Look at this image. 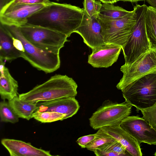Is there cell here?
Segmentation results:
<instances>
[{
  "mask_svg": "<svg viewBox=\"0 0 156 156\" xmlns=\"http://www.w3.org/2000/svg\"><path fill=\"white\" fill-rule=\"evenodd\" d=\"M102 28V34L105 44L120 46L122 50L133 33L136 21V10L122 18L110 19L97 17Z\"/></svg>",
  "mask_w": 156,
  "mask_h": 156,
  "instance_id": "8992f818",
  "label": "cell"
},
{
  "mask_svg": "<svg viewBox=\"0 0 156 156\" xmlns=\"http://www.w3.org/2000/svg\"><path fill=\"white\" fill-rule=\"evenodd\" d=\"M130 12L121 7L115 6L112 4L104 3L98 16L105 18L115 19L123 17Z\"/></svg>",
  "mask_w": 156,
  "mask_h": 156,
  "instance_id": "7402d4cb",
  "label": "cell"
},
{
  "mask_svg": "<svg viewBox=\"0 0 156 156\" xmlns=\"http://www.w3.org/2000/svg\"><path fill=\"white\" fill-rule=\"evenodd\" d=\"M95 138L86 146L87 150L94 152L97 149L105 144L113 142L116 140L103 131L99 129L96 133Z\"/></svg>",
  "mask_w": 156,
  "mask_h": 156,
  "instance_id": "603a6c76",
  "label": "cell"
},
{
  "mask_svg": "<svg viewBox=\"0 0 156 156\" xmlns=\"http://www.w3.org/2000/svg\"><path fill=\"white\" fill-rule=\"evenodd\" d=\"M12 0H0V10Z\"/></svg>",
  "mask_w": 156,
  "mask_h": 156,
  "instance_id": "f546056e",
  "label": "cell"
},
{
  "mask_svg": "<svg viewBox=\"0 0 156 156\" xmlns=\"http://www.w3.org/2000/svg\"><path fill=\"white\" fill-rule=\"evenodd\" d=\"M122 48L112 44H105L92 49L88 63L94 68H108L117 60Z\"/></svg>",
  "mask_w": 156,
  "mask_h": 156,
  "instance_id": "4fadbf2b",
  "label": "cell"
},
{
  "mask_svg": "<svg viewBox=\"0 0 156 156\" xmlns=\"http://www.w3.org/2000/svg\"><path fill=\"white\" fill-rule=\"evenodd\" d=\"M140 111L143 118L156 130V103L151 106Z\"/></svg>",
  "mask_w": 156,
  "mask_h": 156,
  "instance_id": "4316f807",
  "label": "cell"
},
{
  "mask_svg": "<svg viewBox=\"0 0 156 156\" xmlns=\"http://www.w3.org/2000/svg\"><path fill=\"white\" fill-rule=\"evenodd\" d=\"M125 101L138 112L156 103V73L146 75L129 84L122 90Z\"/></svg>",
  "mask_w": 156,
  "mask_h": 156,
  "instance_id": "277c9868",
  "label": "cell"
},
{
  "mask_svg": "<svg viewBox=\"0 0 156 156\" xmlns=\"http://www.w3.org/2000/svg\"><path fill=\"white\" fill-rule=\"evenodd\" d=\"M145 23L147 34L152 47L156 48V9L150 6L147 8Z\"/></svg>",
  "mask_w": 156,
  "mask_h": 156,
  "instance_id": "44dd1931",
  "label": "cell"
},
{
  "mask_svg": "<svg viewBox=\"0 0 156 156\" xmlns=\"http://www.w3.org/2000/svg\"><path fill=\"white\" fill-rule=\"evenodd\" d=\"M150 6L156 9V0H145Z\"/></svg>",
  "mask_w": 156,
  "mask_h": 156,
  "instance_id": "4dcf8cb0",
  "label": "cell"
},
{
  "mask_svg": "<svg viewBox=\"0 0 156 156\" xmlns=\"http://www.w3.org/2000/svg\"><path fill=\"white\" fill-rule=\"evenodd\" d=\"M9 103L19 118L29 120L37 108V103H32L20 99L18 96Z\"/></svg>",
  "mask_w": 156,
  "mask_h": 156,
  "instance_id": "d6986e66",
  "label": "cell"
},
{
  "mask_svg": "<svg viewBox=\"0 0 156 156\" xmlns=\"http://www.w3.org/2000/svg\"><path fill=\"white\" fill-rule=\"evenodd\" d=\"M133 106L125 101L119 103L105 100L89 119L90 125L94 130L119 125L123 120L130 116Z\"/></svg>",
  "mask_w": 156,
  "mask_h": 156,
  "instance_id": "ba28073f",
  "label": "cell"
},
{
  "mask_svg": "<svg viewBox=\"0 0 156 156\" xmlns=\"http://www.w3.org/2000/svg\"><path fill=\"white\" fill-rule=\"evenodd\" d=\"M47 4H6L0 10V23L19 27L26 24L29 17Z\"/></svg>",
  "mask_w": 156,
  "mask_h": 156,
  "instance_id": "30bf717a",
  "label": "cell"
},
{
  "mask_svg": "<svg viewBox=\"0 0 156 156\" xmlns=\"http://www.w3.org/2000/svg\"><path fill=\"white\" fill-rule=\"evenodd\" d=\"M120 70L123 76L116 87L121 91L142 76L156 73V48H151L132 63L123 65Z\"/></svg>",
  "mask_w": 156,
  "mask_h": 156,
  "instance_id": "9c48e42d",
  "label": "cell"
},
{
  "mask_svg": "<svg viewBox=\"0 0 156 156\" xmlns=\"http://www.w3.org/2000/svg\"><path fill=\"white\" fill-rule=\"evenodd\" d=\"M154 155L156 156V151L154 154Z\"/></svg>",
  "mask_w": 156,
  "mask_h": 156,
  "instance_id": "836d02e7",
  "label": "cell"
},
{
  "mask_svg": "<svg viewBox=\"0 0 156 156\" xmlns=\"http://www.w3.org/2000/svg\"><path fill=\"white\" fill-rule=\"evenodd\" d=\"M97 156H125L131 155L125 147L117 140L105 144L94 152Z\"/></svg>",
  "mask_w": 156,
  "mask_h": 156,
  "instance_id": "ffe728a7",
  "label": "cell"
},
{
  "mask_svg": "<svg viewBox=\"0 0 156 156\" xmlns=\"http://www.w3.org/2000/svg\"><path fill=\"white\" fill-rule=\"evenodd\" d=\"M5 64L3 60H0V95L2 100L9 101L18 96V85Z\"/></svg>",
  "mask_w": 156,
  "mask_h": 156,
  "instance_id": "e0dca14e",
  "label": "cell"
},
{
  "mask_svg": "<svg viewBox=\"0 0 156 156\" xmlns=\"http://www.w3.org/2000/svg\"><path fill=\"white\" fill-rule=\"evenodd\" d=\"M65 115L52 112L35 111L33 114V118L42 123H49L64 119Z\"/></svg>",
  "mask_w": 156,
  "mask_h": 156,
  "instance_id": "d4e9b609",
  "label": "cell"
},
{
  "mask_svg": "<svg viewBox=\"0 0 156 156\" xmlns=\"http://www.w3.org/2000/svg\"><path fill=\"white\" fill-rule=\"evenodd\" d=\"M80 107L75 97H69L37 103L36 111H52L62 114L66 116L65 119L76 114Z\"/></svg>",
  "mask_w": 156,
  "mask_h": 156,
  "instance_id": "5bb4252c",
  "label": "cell"
},
{
  "mask_svg": "<svg viewBox=\"0 0 156 156\" xmlns=\"http://www.w3.org/2000/svg\"><path fill=\"white\" fill-rule=\"evenodd\" d=\"M94 1H96V0H94Z\"/></svg>",
  "mask_w": 156,
  "mask_h": 156,
  "instance_id": "8d00e7d4",
  "label": "cell"
},
{
  "mask_svg": "<svg viewBox=\"0 0 156 156\" xmlns=\"http://www.w3.org/2000/svg\"><path fill=\"white\" fill-rule=\"evenodd\" d=\"M5 26L13 37L21 42L23 48L20 51L21 57L34 67L46 73L53 72L59 68V53L46 51L40 49L29 42L23 36L18 27Z\"/></svg>",
  "mask_w": 156,
  "mask_h": 156,
  "instance_id": "3957f363",
  "label": "cell"
},
{
  "mask_svg": "<svg viewBox=\"0 0 156 156\" xmlns=\"http://www.w3.org/2000/svg\"><path fill=\"white\" fill-rule=\"evenodd\" d=\"M96 134L83 136L78 139L76 142L82 148H85L86 146L91 142L95 137Z\"/></svg>",
  "mask_w": 156,
  "mask_h": 156,
  "instance_id": "f1b7e54d",
  "label": "cell"
},
{
  "mask_svg": "<svg viewBox=\"0 0 156 156\" xmlns=\"http://www.w3.org/2000/svg\"><path fill=\"white\" fill-rule=\"evenodd\" d=\"M77 87V84L72 78L66 75L56 74L18 97L27 102L37 103L65 97H75Z\"/></svg>",
  "mask_w": 156,
  "mask_h": 156,
  "instance_id": "7a4b0ae2",
  "label": "cell"
},
{
  "mask_svg": "<svg viewBox=\"0 0 156 156\" xmlns=\"http://www.w3.org/2000/svg\"><path fill=\"white\" fill-rule=\"evenodd\" d=\"M102 32V27L97 17L90 16L84 10L81 23L74 32L79 34L84 42L92 49L105 44Z\"/></svg>",
  "mask_w": 156,
  "mask_h": 156,
  "instance_id": "7c38bea8",
  "label": "cell"
},
{
  "mask_svg": "<svg viewBox=\"0 0 156 156\" xmlns=\"http://www.w3.org/2000/svg\"><path fill=\"white\" fill-rule=\"evenodd\" d=\"M21 57L15 47L12 37L5 25L0 24V60L11 62Z\"/></svg>",
  "mask_w": 156,
  "mask_h": 156,
  "instance_id": "ac0fdd59",
  "label": "cell"
},
{
  "mask_svg": "<svg viewBox=\"0 0 156 156\" xmlns=\"http://www.w3.org/2000/svg\"><path fill=\"white\" fill-rule=\"evenodd\" d=\"M83 8L50 2L29 17L26 24L47 28L69 37L81 24Z\"/></svg>",
  "mask_w": 156,
  "mask_h": 156,
  "instance_id": "6da1fadb",
  "label": "cell"
},
{
  "mask_svg": "<svg viewBox=\"0 0 156 156\" xmlns=\"http://www.w3.org/2000/svg\"><path fill=\"white\" fill-rule=\"evenodd\" d=\"M119 1L129 2H132L140 1V0H119Z\"/></svg>",
  "mask_w": 156,
  "mask_h": 156,
  "instance_id": "d6a6232c",
  "label": "cell"
},
{
  "mask_svg": "<svg viewBox=\"0 0 156 156\" xmlns=\"http://www.w3.org/2000/svg\"><path fill=\"white\" fill-rule=\"evenodd\" d=\"M119 126L140 145L144 143L156 145V130L144 118L138 115L129 116L121 122Z\"/></svg>",
  "mask_w": 156,
  "mask_h": 156,
  "instance_id": "8fae6325",
  "label": "cell"
},
{
  "mask_svg": "<svg viewBox=\"0 0 156 156\" xmlns=\"http://www.w3.org/2000/svg\"><path fill=\"white\" fill-rule=\"evenodd\" d=\"M147 6L145 4L134 6L136 21L134 30L123 49L125 65H129L152 48L147 34L145 27V14Z\"/></svg>",
  "mask_w": 156,
  "mask_h": 156,
  "instance_id": "5b68a950",
  "label": "cell"
},
{
  "mask_svg": "<svg viewBox=\"0 0 156 156\" xmlns=\"http://www.w3.org/2000/svg\"><path fill=\"white\" fill-rule=\"evenodd\" d=\"M83 9L90 17H97L99 13L102 4L101 2L94 0H84Z\"/></svg>",
  "mask_w": 156,
  "mask_h": 156,
  "instance_id": "484cf974",
  "label": "cell"
},
{
  "mask_svg": "<svg viewBox=\"0 0 156 156\" xmlns=\"http://www.w3.org/2000/svg\"><path fill=\"white\" fill-rule=\"evenodd\" d=\"M100 129L120 142L131 156L142 155L140 145L136 140L119 125L105 126Z\"/></svg>",
  "mask_w": 156,
  "mask_h": 156,
  "instance_id": "2e32d148",
  "label": "cell"
},
{
  "mask_svg": "<svg viewBox=\"0 0 156 156\" xmlns=\"http://www.w3.org/2000/svg\"><path fill=\"white\" fill-rule=\"evenodd\" d=\"M0 120L2 122L15 123L18 122L19 117L9 105L3 100L0 103Z\"/></svg>",
  "mask_w": 156,
  "mask_h": 156,
  "instance_id": "cb8c5ba5",
  "label": "cell"
},
{
  "mask_svg": "<svg viewBox=\"0 0 156 156\" xmlns=\"http://www.w3.org/2000/svg\"><path fill=\"white\" fill-rule=\"evenodd\" d=\"M57 0V1H59L60 0Z\"/></svg>",
  "mask_w": 156,
  "mask_h": 156,
  "instance_id": "d590c367",
  "label": "cell"
},
{
  "mask_svg": "<svg viewBox=\"0 0 156 156\" xmlns=\"http://www.w3.org/2000/svg\"><path fill=\"white\" fill-rule=\"evenodd\" d=\"M18 27L29 42L45 51L59 53L68 41L67 35L47 28L27 24Z\"/></svg>",
  "mask_w": 156,
  "mask_h": 156,
  "instance_id": "52a82bcc",
  "label": "cell"
},
{
  "mask_svg": "<svg viewBox=\"0 0 156 156\" xmlns=\"http://www.w3.org/2000/svg\"><path fill=\"white\" fill-rule=\"evenodd\" d=\"M2 144L11 156H52L50 152L36 148L30 144L13 139H3Z\"/></svg>",
  "mask_w": 156,
  "mask_h": 156,
  "instance_id": "9a60e30c",
  "label": "cell"
},
{
  "mask_svg": "<svg viewBox=\"0 0 156 156\" xmlns=\"http://www.w3.org/2000/svg\"><path fill=\"white\" fill-rule=\"evenodd\" d=\"M50 2L49 0H12L7 4L13 5L21 4H47Z\"/></svg>",
  "mask_w": 156,
  "mask_h": 156,
  "instance_id": "83f0119b",
  "label": "cell"
},
{
  "mask_svg": "<svg viewBox=\"0 0 156 156\" xmlns=\"http://www.w3.org/2000/svg\"><path fill=\"white\" fill-rule=\"evenodd\" d=\"M145 0H140V1H144Z\"/></svg>",
  "mask_w": 156,
  "mask_h": 156,
  "instance_id": "e575fe53",
  "label": "cell"
},
{
  "mask_svg": "<svg viewBox=\"0 0 156 156\" xmlns=\"http://www.w3.org/2000/svg\"><path fill=\"white\" fill-rule=\"evenodd\" d=\"M104 3L113 4L119 1V0H99Z\"/></svg>",
  "mask_w": 156,
  "mask_h": 156,
  "instance_id": "1f68e13d",
  "label": "cell"
}]
</instances>
